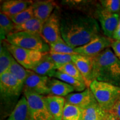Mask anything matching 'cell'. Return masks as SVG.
I'll use <instances>...</instances> for the list:
<instances>
[{"mask_svg": "<svg viewBox=\"0 0 120 120\" xmlns=\"http://www.w3.org/2000/svg\"><path fill=\"white\" fill-rule=\"evenodd\" d=\"M61 36L73 49L87 44L100 36V26L92 16L79 13H65L60 19Z\"/></svg>", "mask_w": 120, "mask_h": 120, "instance_id": "cell-1", "label": "cell"}, {"mask_svg": "<svg viewBox=\"0 0 120 120\" xmlns=\"http://www.w3.org/2000/svg\"><path fill=\"white\" fill-rule=\"evenodd\" d=\"M93 63L94 79L120 87V60L111 49L93 57Z\"/></svg>", "mask_w": 120, "mask_h": 120, "instance_id": "cell-2", "label": "cell"}, {"mask_svg": "<svg viewBox=\"0 0 120 120\" xmlns=\"http://www.w3.org/2000/svg\"><path fill=\"white\" fill-rule=\"evenodd\" d=\"M89 87L99 105L107 113L111 111L120 98V87L112 84L94 79Z\"/></svg>", "mask_w": 120, "mask_h": 120, "instance_id": "cell-3", "label": "cell"}, {"mask_svg": "<svg viewBox=\"0 0 120 120\" xmlns=\"http://www.w3.org/2000/svg\"><path fill=\"white\" fill-rule=\"evenodd\" d=\"M6 40L10 44L23 49L42 53L50 51L49 45L40 34L27 32H14L8 34Z\"/></svg>", "mask_w": 120, "mask_h": 120, "instance_id": "cell-4", "label": "cell"}, {"mask_svg": "<svg viewBox=\"0 0 120 120\" xmlns=\"http://www.w3.org/2000/svg\"><path fill=\"white\" fill-rule=\"evenodd\" d=\"M2 44L6 47L15 60L27 70H31L46 53L18 47L10 44L6 40L2 41Z\"/></svg>", "mask_w": 120, "mask_h": 120, "instance_id": "cell-5", "label": "cell"}, {"mask_svg": "<svg viewBox=\"0 0 120 120\" xmlns=\"http://www.w3.org/2000/svg\"><path fill=\"white\" fill-rule=\"evenodd\" d=\"M28 103L29 120H52L45 96L23 90Z\"/></svg>", "mask_w": 120, "mask_h": 120, "instance_id": "cell-6", "label": "cell"}, {"mask_svg": "<svg viewBox=\"0 0 120 120\" xmlns=\"http://www.w3.org/2000/svg\"><path fill=\"white\" fill-rule=\"evenodd\" d=\"M23 90V85L9 72L0 75V94L1 101L12 102L19 98Z\"/></svg>", "mask_w": 120, "mask_h": 120, "instance_id": "cell-7", "label": "cell"}, {"mask_svg": "<svg viewBox=\"0 0 120 120\" xmlns=\"http://www.w3.org/2000/svg\"><path fill=\"white\" fill-rule=\"evenodd\" d=\"M113 41V39L100 35L87 44L75 49V52L79 55L94 57L111 47Z\"/></svg>", "mask_w": 120, "mask_h": 120, "instance_id": "cell-8", "label": "cell"}, {"mask_svg": "<svg viewBox=\"0 0 120 120\" xmlns=\"http://www.w3.org/2000/svg\"><path fill=\"white\" fill-rule=\"evenodd\" d=\"M49 79V77L41 76L28 70L27 76L24 82L23 90L42 96L50 95L48 87Z\"/></svg>", "mask_w": 120, "mask_h": 120, "instance_id": "cell-9", "label": "cell"}, {"mask_svg": "<svg viewBox=\"0 0 120 120\" xmlns=\"http://www.w3.org/2000/svg\"><path fill=\"white\" fill-rule=\"evenodd\" d=\"M41 36L49 45L62 39L60 30V19L56 12L52 13L43 23Z\"/></svg>", "mask_w": 120, "mask_h": 120, "instance_id": "cell-10", "label": "cell"}, {"mask_svg": "<svg viewBox=\"0 0 120 120\" xmlns=\"http://www.w3.org/2000/svg\"><path fill=\"white\" fill-rule=\"evenodd\" d=\"M97 16L101 24L103 34L106 37L113 39L114 33L119 23L120 15L110 12L102 7L97 10Z\"/></svg>", "mask_w": 120, "mask_h": 120, "instance_id": "cell-11", "label": "cell"}, {"mask_svg": "<svg viewBox=\"0 0 120 120\" xmlns=\"http://www.w3.org/2000/svg\"><path fill=\"white\" fill-rule=\"evenodd\" d=\"M72 62L81 73L85 81L87 87L94 79L93 77V57L75 54L73 55Z\"/></svg>", "mask_w": 120, "mask_h": 120, "instance_id": "cell-12", "label": "cell"}, {"mask_svg": "<svg viewBox=\"0 0 120 120\" xmlns=\"http://www.w3.org/2000/svg\"><path fill=\"white\" fill-rule=\"evenodd\" d=\"M66 102L80 107L82 109L96 101L90 87L81 92L70 94L65 98Z\"/></svg>", "mask_w": 120, "mask_h": 120, "instance_id": "cell-13", "label": "cell"}, {"mask_svg": "<svg viewBox=\"0 0 120 120\" xmlns=\"http://www.w3.org/2000/svg\"><path fill=\"white\" fill-rule=\"evenodd\" d=\"M45 100L52 120H62L66 103L65 98L62 97L49 95L45 96Z\"/></svg>", "mask_w": 120, "mask_h": 120, "instance_id": "cell-14", "label": "cell"}, {"mask_svg": "<svg viewBox=\"0 0 120 120\" xmlns=\"http://www.w3.org/2000/svg\"><path fill=\"white\" fill-rule=\"evenodd\" d=\"M32 6L34 17L43 24L52 14L56 4L53 1H41L34 2Z\"/></svg>", "mask_w": 120, "mask_h": 120, "instance_id": "cell-15", "label": "cell"}, {"mask_svg": "<svg viewBox=\"0 0 120 120\" xmlns=\"http://www.w3.org/2000/svg\"><path fill=\"white\" fill-rule=\"evenodd\" d=\"M31 70L41 76L53 78L57 71V66L49 56V52L45 53L42 59Z\"/></svg>", "mask_w": 120, "mask_h": 120, "instance_id": "cell-16", "label": "cell"}, {"mask_svg": "<svg viewBox=\"0 0 120 120\" xmlns=\"http://www.w3.org/2000/svg\"><path fill=\"white\" fill-rule=\"evenodd\" d=\"M32 1L24 0H8L3 2L1 5V12L9 17L24 11L31 6Z\"/></svg>", "mask_w": 120, "mask_h": 120, "instance_id": "cell-17", "label": "cell"}, {"mask_svg": "<svg viewBox=\"0 0 120 120\" xmlns=\"http://www.w3.org/2000/svg\"><path fill=\"white\" fill-rule=\"evenodd\" d=\"M50 95L66 97L75 91L74 88L64 81L55 78L49 77L48 82Z\"/></svg>", "mask_w": 120, "mask_h": 120, "instance_id": "cell-18", "label": "cell"}, {"mask_svg": "<svg viewBox=\"0 0 120 120\" xmlns=\"http://www.w3.org/2000/svg\"><path fill=\"white\" fill-rule=\"evenodd\" d=\"M6 120H29L28 103L25 96H22L16 103Z\"/></svg>", "mask_w": 120, "mask_h": 120, "instance_id": "cell-19", "label": "cell"}, {"mask_svg": "<svg viewBox=\"0 0 120 120\" xmlns=\"http://www.w3.org/2000/svg\"><path fill=\"white\" fill-rule=\"evenodd\" d=\"M107 114L96 101L83 109L82 120H103L106 119Z\"/></svg>", "mask_w": 120, "mask_h": 120, "instance_id": "cell-20", "label": "cell"}, {"mask_svg": "<svg viewBox=\"0 0 120 120\" xmlns=\"http://www.w3.org/2000/svg\"><path fill=\"white\" fill-rule=\"evenodd\" d=\"M43 23L36 17L19 25H15L13 32H27L41 35Z\"/></svg>", "mask_w": 120, "mask_h": 120, "instance_id": "cell-21", "label": "cell"}, {"mask_svg": "<svg viewBox=\"0 0 120 120\" xmlns=\"http://www.w3.org/2000/svg\"><path fill=\"white\" fill-rule=\"evenodd\" d=\"M53 78H56L62 81L66 82L74 88L75 91H79V92H82L87 88L86 83L79 81L75 78L72 77L69 75L61 72L58 70H57L54 74Z\"/></svg>", "mask_w": 120, "mask_h": 120, "instance_id": "cell-22", "label": "cell"}, {"mask_svg": "<svg viewBox=\"0 0 120 120\" xmlns=\"http://www.w3.org/2000/svg\"><path fill=\"white\" fill-rule=\"evenodd\" d=\"M83 109L78 106L65 103L63 113L62 120H82Z\"/></svg>", "mask_w": 120, "mask_h": 120, "instance_id": "cell-23", "label": "cell"}, {"mask_svg": "<svg viewBox=\"0 0 120 120\" xmlns=\"http://www.w3.org/2000/svg\"><path fill=\"white\" fill-rule=\"evenodd\" d=\"M14 58L6 47L2 45L0 50V75L9 71Z\"/></svg>", "mask_w": 120, "mask_h": 120, "instance_id": "cell-24", "label": "cell"}, {"mask_svg": "<svg viewBox=\"0 0 120 120\" xmlns=\"http://www.w3.org/2000/svg\"><path fill=\"white\" fill-rule=\"evenodd\" d=\"M15 25L8 16L0 13V28H1V40H5L8 34L13 32Z\"/></svg>", "mask_w": 120, "mask_h": 120, "instance_id": "cell-25", "label": "cell"}, {"mask_svg": "<svg viewBox=\"0 0 120 120\" xmlns=\"http://www.w3.org/2000/svg\"><path fill=\"white\" fill-rule=\"evenodd\" d=\"M8 72L17 79L19 83L24 86V82L27 76L28 70L22 66L15 60V58L9 69Z\"/></svg>", "mask_w": 120, "mask_h": 120, "instance_id": "cell-26", "label": "cell"}, {"mask_svg": "<svg viewBox=\"0 0 120 120\" xmlns=\"http://www.w3.org/2000/svg\"><path fill=\"white\" fill-rule=\"evenodd\" d=\"M57 70L61 72L66 73V74L69 75L72 77L75 78L79 81L86 83L87 85L86 82L83 78V76L79 72L76 66L73 62L68 63V64L58 67Z\"/></svg>", "mask_w": 120, "mask_h": 120, "instance_id": "cell-27", "label": "cell"}, {"mask_svg": "<svg viewBox=\"0 0 120 120\" xmlns=\"http://www.w3.org/2000/svg\"><path fill=\"white\" fill-rule=\"evenodd\" d=\"M50 52L57 53L71 54L75 55L77 54L75 52V49L67 45L63 39L49 45Z\"/></svg>", "mask_w": 120, "mask_h": 120, "instance_id": "cell-28", "label": "cell"}, {"mask_svg": "<svg viewBox=\"0 0 120 120\" xmlns=\"http://www.w3.org/2000/svg\"><path fill=\"white\" fill-rule=\"evenodd\" d=\"M34 17L32 5L24 11L10 17L15 25H19Z\"/></svg>", "mask_w": 120, "mask_h": 120, "instance_id": "cell-29", "label": "cell"}, {"mask_svg": "<svg viewBox=\"0 0 120 120\" xmlns=\"http://www.w3.org/2000/svg\"><path fill=\"white\" fill-rule=\"evenodd\" d=\"M49 55L51 59L55 62L57 66V69L58 67L64 64L72 62V58L74 55L71 54L57 53L53 52H49Z\"/></svg>", "mask_w": 120, "mask_h": 120, "instance_id": "cell-30", "label": "cell"}, {"mask_svg": "<svg viewBox=\"0 0 120 120\" xmlns=\"http://www.w3.org/2000/svg\"><path fill=\"white\" fill-rule=\"evenodd\" d=\"M100 2L103 8L110 12L118 13L120 11V0H103Z\"/></svg>", "mask_w": 120, "mask_h": 120, "instance_id": "cell-31", "label": "cell"}, {"mask_svg": "<svg viewBox=\"0 0 120 120\" xmlns=\"http://www.w3.org/2000/svg\"><path fill=\"white\" fill-rule=\"evenodd\" d=\"M111 47L113 49V53L120 60V41L113 40Z\"/></svg>", "mask_w": 120, "mask_h": 120, "instance_id": "cell-32", "label": "cell"}, {"mask_svg": "<svg viewBox=\"0 0 120 120\" xmlns=\"http://www.w3.org/2000/svg\"><path fill=\"white\" fill-rule=\"evenodd\" d=\"M111 112L115 115L118 120H120V98L115 103Z\"/></svg>", "mask_w": 120, "mask_h": 120, "instance_id": "cell-33", "label": "cell"}, {"mask_svg": "<svg viewBox=\"0 0 120 120\" xmlns=\"http://www.w3.org/2000/svg\"><path fill=\"white\" fill-rule=\"evenodd\" d=\"M113 39L114 40H116V41H120V17L117 28L114 33Z\"/></svg>", "mask_w": 120, "mask_h": 120, "instance_id": "cell-34", "label": "cell"}, {"mask_svg": "<svg viewBox=\"0 0 120 120\" xmlns=\"http://www.w3.org/2000/svg\"><path fill=\"white\" fill-rule=\"evenodd\" d=\"M106 119V120H118L117 118L115 116V115L111 111L108 112Z\"/></svg>", "mask_w": 120, "mask_h": 120, "instance_id": "cell-35", "label": "cell"}, {"mask_svg": "<svg viewBox=\"0 0 120 120\" xmlns=\"http://www.w3.org/2000/svg\"><path fill=\"white\" fill-rule=\"evenodd\" d=\"M106 120V119H105V120Z\"/></svg>", "mask_w": 120, "mask_h": 120, "instance_id": "cell-36", "label": "cell"}]
</instances>
